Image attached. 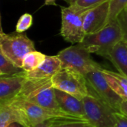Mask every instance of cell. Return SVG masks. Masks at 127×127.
<instances>
[{
  "label": "cell",
  "mask_w": 127,
  "mask_h": 127,
  "mask_svg": "<svg viewBox=\"0 0 127 127\" xmlns=\"http://www.w3.org/2000/svg\"><path fill=\"white\" fill-rule=\"evenodd\" d=\"M16 97L43 108L63 111L57 101L51 78L27 77L22 90Z\"/></svg>",
  "instance_id": "cell-1"
},
{
  "label": "cell",
  "mask_w": 127,
  "mask_h": 127,
  "mask_svg": "<svg viewBox=\"0 0 127 127\" xmlns=\"http://www.w3.org/2000/svg\"><path fill=\"white\" fill-rule=\"evenodd\" d=\"M122 39L121 28L116 19L98 32L86 35L80 44L86 48L91 54H96L107 59L113 47Z\"/></svg>",
  "instance_id": "cell-2"
},
{
  "label": "cell",
  "mask_w": 127,
  "mask_h": 127,
  "mask_svg": "<svg viewBox=\"0 0 127 127\" xmlns=\"http://www.w3.org/2000/svg\"><path fill=\"white\" fill-rule=\"evenodd\" d=\"M5 103H8L13 107L19 115L22 124L26 127H33L36 124L56 118H80L63 111L43 108L16 97L5 102Z\"/></svg>",
  "instance_id": "cell-3"
},
{
  "label": "cell",
  "mask_w": 127,
  "mask_h": 127,
  "mask_svg": "<svg viewBox=\"0 0 127 127\" xmlns=\"http://www.w3.org/2000/svg\"><path fill=\"white\" fill-rule=\"evenodd\" d=\"M89 10L74 5L61 7L60 35L66 42L71 44H79L83 42L86 36L83 30L84 19Z\"/></svg>",
  "instance_id": "cell-4"
},
{
  "label": "cell",
  "mask_w": 127,
  "mask_h": 127,
  "mask_svg": "<svg viewBox=\"0 0 127 127\" xmlns=\"http://www.w3.org/2000/svg\"><path fill=\"white\" fill-rule=\"evenodd\" d=\"M57 56L62 62V68H72L84 76L103 68L92 60L89 51L80 43L60 51Z\"/></svg>",
  "instance_id": "cell-5"
},
{
  "label": "cell",
  "mask_w": 127,
  "mask_h": 127,
  "mask_svg": "<svg viewBox=\"0 0 127 127\" xmlns=\"http://www.w3.org/2000/svg\"><path fill=\"white\" fill-rule=\"evenodd\" d=\"M36 51L34 44L25 33H0V51L11 60L16 66L22 68V62L25 55Z\"/></svg>",
  "instance_id": "cell-6"
},
{
  "label": "cell",
  "mask_w": 127,
  "mask_h": 127,
  "mask_svg": "<svg viewBox=\"0 0 127 127\" xmlns=\"http://www.w3.org/2000/svg\"><path fill=\"white\" fill-rule=\"evenodd\" d=\"M53 87L83 100L90 95L86 77L70 68H62L52 78Z\"/></svg>",
  "instance_id": "cell-7"
},
{
  "label": "cell",
  "mask_w": 127,
  "mask_h": 127,
  "mask_svg": "<svg viewBox=\"0 0 127 127\" xmlns=\"http://www.w3.org/2000/svg\"><path fill=\"white\" fill-rule=\"evenodd\" d=\"M102 70L103 68L89 73L85 76L89 93L109 106L115 112L120 113V108L123 100L109 85Z\"/></svg>",
  "instance_id": "cell-8"
},
{
  "label": "cell",
  "mask_w": 127,
  "mask_h": 127,
  "mask_svg": "<svg viewBox=\"0 0 127 127\" xmlns=\"http://www.w3.org/2000/svg\"><path fill=\"white\" fill-rule=\"evenodd\" d=\"M82 101L86 118L90 124L95 127H115L116 112L112 108L91 95Z\"/></svg>",
  "instance_id": "cell-9"
},
{
  "label": "cell",
  "mask_w": 127,
  "mask_h": 127,
  "mask_svg": "<svg viewBox=\"0 0 127 127\" xmlns=\"http://www.w3.org/2000/svg\"><path fill=\"white\" fill-rule=\"evenodd\" d=\"M110 1H106L88 11L83 23V30L86 36L97 33L106 25Z\"/></svg>",
  "instance_id": "cell-10"
},
{
  "label": "cell",
  "mask_w": 127,
  "mask_h": 127,
  "mask_svg": "<svg viewBox=\"0 0 127 127\" xmlns=\"http://www.w3.org/2000/svg\"><path fill=\"white\" fill-rule=\"evenodd\" d=\"M27 80V72L9 75L1 76L0 77V103L7 102L16 97Z\"/></svg>",
  "instance_id": "cell-11"
},
{
  "label": "cell",
  "mask_w": 127,
  "mask_h": 127,
  "mask_svg": "<svg viewBox=\"0 0 127 127\" xmlns=\"http://www.w3.org/2000/svg\"><path fill=\"white\" fill-rule=\"evenodd\" d=\"M54 92L57 101L60 109L63 112L75 117L87 120L85 115V111L82 100L58 89H54Z\"/></svg>",
  "instance_id": "cell-12"
},
{
  "label": "cell",
  "mask_w": 127,
  "mask_h": 127,
  "mask_svg": "<svg viewBox=\"0 0 127 127\" xmlns=\"http://www.w3.org/2000/svg\"><path fill=\"white\" fill-rule=\"evenodd\" d=\"M62 68V62L56 56H46L44 62L35 70L27 72L28 78H52Z\"/></svg>",
  "instance_id": "cell-13"
},
{
  "label": "cell",
  "mask_w": 127,
  "mask_h": 127,
  "mask_svg": "<svg viewBox=\"0 0 127 127\" xmlns=\"http://www.w3.org/2000/svg\"><path fill=\"white\" fill-rule=\"evenodd\" d=\"M109 60L118 71L127 77V42L122 39L118 42L109 52Z\"/></svg>",
  "instance_id": "cell-14"
},
{
  "label": "cell",
  "mask_w": 127,
  "mask_h": 127,
  "mask_svg": "<svg viewBox=\"0 0 127 127\" xmlns=\"http://www.w3.org/2000/svg\"><path fill=\"white\" fill-rule=\"evenodd\" d=\"M103 74L111 88L123 100H127V77L112 71L103 69Z\"/></svg>",
  "instance_id": "cell-15"
},
{
  "label": "cell",
  "mask_w": 127,
  "mask_h": 127,
  "mask_svg": "<svg viewBox=\"0 0 127 127\" xmlns=\"http://www.w3.org/2000/svg\"><path fill=\"white\" fill-rule=\"evenodd\" d=\"M13 122L22 124L16 111L8 103H0V127H7Z\"/></svg>",
  "instance_id": "cell-16"
},
{
  "label": "cell",
  "mask_w": 127,
  "mask_h": 127,
  "mask_svg": "<svg viewBox=\"0 0 127 127\" xmlns=\"http://www.w3.org/2000/svg\"><path fill=\"white\" fill-rule=\"evenodd\" d=\"M45 58L46 55L39 51H31L27 54L24 57L22 62V69L26 72L33 71L44 62Z\"/></svg>",
  "instance_id": "cell-17"
},
{
  "label": "cell",
  "mask_w": 127,
  "mask_h": 127,
  "mask_svg": "<svg viewBox=\"0 0 127 127\" xmlns=\"http://www.w3.org/2000/svg\"><path fill=\"white\" fill-rule=\"evenodd\" d=\"M22 71H24L22 68L16 66L0 51V76L13 75Z\"/></svg>",
  "instance_id": "cell-18"
},
{
  "label": "cell",
  "mask_w": 127,
  "mask_h": 127,
  "mask_svg": "<svg viewBox=\"0 0 127 127\" xmlns=\"http://www.w3.org/2000/svg\"><path fill=\"white\" fill-rule=\"evenodd\" d=\"M127 5V0H111L107 24L116 19L121 11L126 8Z\"/></svg>",
  "instance_id": "cell-19"
},
{
  "label": "cell",
  "mask_w": 127,
  "mask_h": 127,
  "mask_svg": "<svg viewBox=\"0 0 127 127\" xmlns=\"http://www.w3.org/2000/svg\"><path fill=\"white\" fill-rule=\"evenodd\" d=\"M74 121H88L86 119L81 118H53L39 124L35 125L33 127H56L58 125L68 123V122H74Z\"/></svg>",
  "instance_id": "cell-20"
},
{
  "label": "cell",
  "mask_w": 127,
  "mask_h": 127,
  "mask_svg": "<svg viewBox=\"0 0 127 127\" xmlns=\"http://www.w3.org/2000/svg\"><path fill=\"white\" fill-rule=\"evenodd\" d=\"M110 0H67L70 5L77 6L81 8L91 9Z\"/></svg>",
  "instance_id": "cell-21"
},
{
  "label": "cell",
  "mask_w": 127,
  "mask_h": 127,
  "mask_svg": "<svg viewBox=\"0 0 127 127\" xmlns=\"http://www.w3.org/2000/svg\"><path fill=\"white\" fill-rule=\"evenodd\" d=\"M33 23V17L29 13H24L19 19L16 25V32L23 33L31 28Z\"/></svg>",
  "instance_id": "cell-22"
},
{
  "label": "cell",
  "mask_w": 127,
  "mask_h": 127,
  "mask_svg": "<svg viewBox=\"0 0 127 127\" xmlns=\"http://www.w3.org/2000/svg\"><path fill=\"white\" fill-rule=\"evenodd\" d=\"M117 19L121 25L123 34V39L127 42V10L124 9L118 16Z\"/></svg>",
  "instance_id": "cell-23"
},
{
  "label": "cell",
  "mask_w": 127,
  "mask_h": 127,
  "mask_svg": "<svg viewBox=\"0 0 127 127\" xmlns=\"http://www.w3.org/2000/svg\"><path fill=\"white\" fill-rule=\"evenodd\" d=\"M91 125L89 121H74L58 125L56 127H87Z\"/></svg>",
  "instance_id": "cell-24"
},
{
  "label": "cell",
  "mask_w": 127,
  "mask_h": 127,
  "mask_svg": "<svg viewBox=\"0 0 127 127\" xmlns=\"http://www.w3.org/2000/svg\"><path fill=\"white\" fill-rule=\"evenodd\" d=\"M116 124L115 127H127V118L121 113L116 112Z\"/></svg>",
  "instance_id": "cell-25"
},
{
  "label": "cell",
  "mask_w": 127,
  "mask_h": 127,
  "mask_svg": "<svg viewBox=\"0 0 127 127\" xmlns=\"http://www.w3.org/2000/svg\"><path fill=\"white\" fill-rule=\"evenodd\" d=\"M120 113H121L127 118V100L122 102L120 108Z\"/></svg>",
  "instance_id": "cell-26"
},
{
  "label": "cell",
  "mask_w": 127,
  "mask_h": 127,
  "mask_svg": "<svg viewBox=\"0 0 127 127\" xmlns=\"http://www.w3.org/2000/svg\"><path fill=\"white\" fill-rule=\"evenodd\" d=\"M7 127H26L25 126H24L23 124L19 123V122H13L12 124H10Z\"/></svg>",
  "instance_id": "cell-27"
},
{
  "label": "cell",
  "mask_w": 127,
  "mask_h": 127,
  "mask_svg": "<svg viewBox=\"0 0 127 127\" xmlns=\"http://www.w3.org/2000/svg\"><path fill=\"white\" fill-rule=\"evenodd\" d=\"M57 0H45V5H57L56 3Z\"/></svg>",
  "instance_id": "cell-28"
},
{
  "label": "cell",
  "mask_w": 127,
  "mask_h": 127,
  "mask_svg": "<svg viewBox=\"0 0 127 127\" xmlns=\"http://www.w3.org/2000/svg\"><path fill=\"white\" fill-rule=\"evenodd\" d=\"M94 127V126H92V125L91 124V125H89V126H88V127Z\"/></svg>",
  "instance_id": "cell-29"
},
{
  "label": "cell",
  "mask_w": 127,
  "mask_h": 127,
  "mask_svg": "<svg viewBox=\"0 0 127 127\" xmlns=\"http://www.w3.org/2000/svg\"><path fill=\"white\" fill-rule=\"evenodd\" d=\"M125 9H126V10H127V7H126V8H125Z\"/></svg>",
  "instance_id": "cell-30"
}]
</instances>
